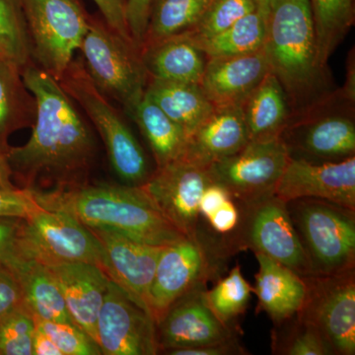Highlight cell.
<instances>
[{
  "label": "cell",
  "instance_id": "obj_41",
  "mask_svg": "<svg viewBox=\"0 0 355 355\" xmlns=\"http://www.w3.org/2000/svg\"><path fill=\"white\" fill-rule=\"evenodd\" d=\"M107 25L123 39L132 42L127 25L128 0H93ZM133 44V43H132Z\"/></svg>",
  "mask_w": 355,
  "mask_h": 355
},
{
  "label": "cell",
  "instance_id": "obj_20",
  "mask_svg": "<svg viewBox=\"0 0 355 355\" xmlns=\"http://www.w3.org/2000/svg\"><path fill=\"white\" fill-rule=\"evenodd\" d=\"M49 268L57 279L72 321L97 343L96 324L111 282L108 275L99 266L83 261Z\"/></svg>",
  "mask_w": 355,
  "mask_h": 355
},
{
  "label": "cell",
  "instance_id": "obj_35",
  "mask_svg": "<svg viewBox=\"0 0 355 355\" xmlns=\"http://www.w3.org/2000/svg\"><path fill=\"white\" fill-rule=\"evenodd\" d=\"M36 320L24 303L0 316V355H33Z\"/></svg>",
  "mask_w": 355,
  "mask_h": 355
},
{
  "label": "cell",
  "instance_id": "obj_12",
  "mask_svg": "<svg viewBox=\"0 0 355 355\" xmlns=\"http://www.w3.org/2000/svg\"><path fill=\"white\" fill-rule=\"evenodd\" d=\"M289 158L282 137L250 140L241 150L210 165L209 176L237 202H253L275 195Z\"/></svg>",
  "mask_w": 355,
  "mask_h": 355
},
{
  "label": "cell",
  "instance_id": "obj_45",
  "mask_svg": "<svg viewBox=\"0 0 355 355\" xmlns=\"http://www.w3.org/2000/svg\"><path fill=\"white\" fill-rule=\"evenodd\" d=\"M231 198L232 197L229 191L220 184H209L200 198V216L207 221L226 200Z\"/></svg>",
  "mask_w": 355,
  "mask_h": 355
},
{
  "label": "cell",
  "instance_id": "obj_14",
  "mask_svg": "<svg viewBox=\"0 0 355 355\" xmlns=\"http://www.w3.org/2000/svg\"><path fill=\"white\" fill-rule=\"evenodd\" d=\"M219 261L202 243L190 239L163 248L149 291L148 309L155 323L180 298L207 286Z\"/></svg>",
  "mask_w": 355,
  "mask_h": 355
},
{
  "label": "cell",
  "instance_id": "obj_15",
  "mask_svg": "<svg viewBox=\"0 0 355 355\" xmlns=\"http://www.w3.org/2000/svg\"><path fill=\"white\" fill-rule=\"evenodd\" d=\"M97 343L105 355L159 354L156 323L147 311L110 282L99 315Z\"/></svg>",
  "mask_w": 355,
  "mask_h": 355
},
{
  "label": "cell",
  "instance_id": "obj_32",
  "mask_svg": "<svg viewBox=\"0 0 355 355\" xmlns=\"http://www.w3.org/2000/svg\"><path fill=\"white\" fill-rule=\"evenodd\" d=\"M253 292V286L243 277L241 268L237 265L216 286L205 289L203 297L222 324L237 331L239 328L236 324L246 312Z\"/></svg>",
  "mask_w": 355,
  "mask_h": 355
},
{
  "label": "cell",
  "instance_id": "obj_38",
  "mask_svg": "<svg viewBox=\"0 0 355 355\" xmlns=\"http://www.w3.org/2000/svg\"><path fill=\"white\" fill-rule=\"evenodd\" d=\"M41 207L33 191L23 188L0 191V217L26 218Z\"/></svg>",
  "mask_w": 355,
  "mask_h": 355
},
{
  "label": "cell",
  "instance_id": "obj_22",
  "mask_svg": "<svg viewBox=\"0 0 355 355\" xmlns=\"http://www.w3.org/2000/svg\"><path fill=\"white\" fill-rule=\"evenodd\" d=\"M259 263L254 292L258 296L257 313L265 312L275 324L297 314L304 303L306 284L303 277L270 257L254 253Z\"/></svg>",
  "mask_w": 355,
  "mask_h": 355
},
{
  "label": "cell",
  "instance_id": "obj_16",
  "mask_svg": "<svg viewBox=\"0 0 355 355\" xmlns=\"http://www.w3.org/2000/svg\"><path fill=\"white\" fill-rule=\"evenodd\" d=\"M275 195L286 202L319 198L355 210V156L316 163L291 155Z\"/></svg>",
  "mask_w": 355,
  "mask_h": 355
},
{
  "label": "cell",
  "instance_id": "obj_33",
  "mask_svg": "<svg viewBox=\"0 0 355 355\" xmlns=\"http://www.w3.org/2000/svg\"><path fill=\"white\" fill-rule=\"evenodd\" d=\"M0 58L21 69L33 62L22 0H0Z\"/></svg>",
  "mask_w": 355,
  "mask_h": 355
},
{
  "label": "cell",
  "instance_id": "obj_37",
  "mask_svg": "<svg viewBox=\"0 0 355 355\" xmlns=\"http://www.w3.org/2000/svg\"><path fill=\"white\" fill-rule=\"evenodd\" d=\"M36 320V324L46 334L62 355H100L99 345L74 323Z\"/></svg>",
  "mask_w": 355,
  "mask_h": 355
},
{
  "label": "cell",
  "instance_id": "obj_34",
  "mask_svg": "<svg viewBox=\"0 0 355 355\" xmlns=\"http://www.w3.org/2000/svg\"><path fill=\"white\" fill-rule=\"evenodd\" d=\"M272 350L280 355H334L319 331L296 314L275 324Z\"/></svg>",
  "mask_w": 355,
  "mask_h": 355
},
{
  "label": "cell",
  "instance_id": "obj_25",
  "mask_svg": "<svg viewBox=\"0 0 355 355\" xmlns=\"http://www.w3.org/2000/svg\"><path fill=\"white\" fill-rule=\"evenodd\" d=\"M240 107L250 140L282 137L293 118L286 91L272 72L266 74Z\"/></svg>",
  "mask_w": 355,
  "mask_h": 355
},
{
  "label": "cell",
  "instance_id": "obj_29",
  "mask_svg": "<svg viewBox=\"0 0 355 355\" xmlns=\"http://www.w3.org/2000/svg\"><path fill=\"white\" fill-rule=\"evenodd\" d=\"M268 13V3L260 4L253 12L216 36L197 39L187 34L207 58L256 53L265 46Z\"/></svg>",
  "mask_w": 355,
  "mask_h": 355
},
{
  "label": "cell",
  "instance_id": "obj_5",
  "mask_svg": "<svg viewBox=\"0 0 355 355\" xmlns=\"http://www.w3.org/2000/svg\"><path fill=\"white\" fill-rule=\"evenodd\" d=\"M58 83L97 130L116 176L128 186L146 183L151 172L144 148L121 114L92 83L83 58H73Z\"/></svg>",
  "mask_w": 355,
  "mask_h": 355
},
{
  "label": "cell",
  "instance_id": "obj_6",
  "mask_svg": "<svg viewBox=\"0 0 355 355\" xmlns=\"http://www.w3.org/2000/svg\"><path fill=\"white\" fill-rule=\"evenodd\" d=\"M79 51L98 90L121 105L130 116L146 94L149 79L140 51L111 29L103 18L91 15Z\"/></svg>",
  "mask_w": 355,
  "mask_h": 355
},
{
  "label": "cell",
  "instance_id": "obj_46",
  "mask_svg": "<svg viewBox=\"0 0 355 355\" xmlns=\"http://www.w3.org/2000/svg\"><path fill=\"white\" fill-rule=\"evenodd\" d=\"M33 355H62L57 345L37 324L33 338Z\"/></svg>",
  "mask_w": 355,
  "mask_h": 355
},
{
  "label": "cell",
  "instance_id": "obj_9",
  "mask_svg": "<svg viewBox=\"0 0 355 355\" xmlns=\"http://www.w3.org/2000/svg\"><path fill=\"white\" fill-rule=\"evenodd\" d=\"M18 250L46 266L83 261L103 268V252L92 231L73 216L42 207L23 218Z\"/></svg>",
  "mask_w": 355,
  "mask_h": 355
},
{
  "label": "cell",
  "instance_id": "obj_7",
  "mask_svg": "<svg viewBox=\"0 0 355 355\" xmlns=\"http://www.w3.org/2000/svg\"><path fill=\"white\" fill-rule=\"evenodd\" d=\"M313 275L354 270L355 210L319 198L286 202Z\"/></svg>",
  "mask_w": 355,
  "mask_h": 355
},
{
  "label": "cell",
  "instance_id": "obj_40",
  "mask_svg": "<svg viewBox=\"0 0 355 355\" xmlns=\"http://www.w3.org/2000/svg\"><path fill=\"white\" fill-rule=\"evenodd\" d=\"M241 218L240 203L231 198L226 200L218 209L207 219L210 229L221 238L226 237L234 232ZM219 239V238H218ZM217 239V240H218ZM212 242V243H214ZM211 243V244H212ZM211 246V245H210Z\"/></svg>",
  "mask_w": 355,
  "mask_h": 355
},
{
  "label": "cell",
  "instance_id": "obj_19",
  "mask_svg": "<svg viewBox=\"0 0 355 355\" xmlns=\"http://www.w3.org/2000/svg\"><path fill=\"white\" fill-rule=\"evenodd\" d=\"M270 72L263 51L207 58L200 87L217 107L240 106Z\"/></svg>",
  "mask_w": 355,
  "mask_h": 355
},
{
  "label": "cell",
  "instance_id": "obj_39",
  "mask_svg": "<svg viewBox=\"0 0 355 355\" xmlns=\"http://www.w3.org/2000/svg\"><path fill=\"white\" fill-rule=\"evenodd\" d=\"M153 0H128L127 25L135 48L140 51L146 36Z\"/></svg>",
  "mask_w": 355,
  "mask_h": 355
},
{
  "label": "cell",
  "instance_id": "obj_42",
  "mask_svg": "<svg viewBox=\"0 0 355 355\" xmlns=\"http://www.w3.org/2000/svg\"><path fill=\"white\" fill-rule=\"evenodd\" d=\"M23 218L0 217V263H6L17 253Z\"/></svg>",
  "mask_w": 355,
  "mask_h": 355
},
{
  "label": "cell",
  "instance_id": "obj_28",
  "mask_svg": "<svg viewBox=\"0 0 355 355\" xmlns=\"http://www.w3.org/2000/svg\"><path fill=\"white\" fill-rule=\"evenodd\" d=\"M130 118L148 144L157 167L183 157L188 135L146 94Z\"/></svg>",
  "mask_w": 355,
  "mask_h": 355
},
{
  "label": "cell",
  "instance_id": "obj_13",
  "mask_svg": "<svg viewBox=\"0 0 355 355\" xmlns=\"http://www.w3.org/2000/svg\"><path fill=\"white\" fill-rule=\"evenodd\" d=\"M211 183L209 168L179 158L156 168L140 187L182 234L200 243V198Z\"/></svg>",
  "mask_w": 355,
  "mask_h": 355
},
{
  "label": "cell",
  "instance_id": "obj_17",
  "mask_svg": "<svg viewBox=\"0 0 355 355\" xmlns=\"http://www.w3.org/2000/svg\"><path fill=\"white\" fill-rule=\"evenodd\" d=\"M89 229L101 244L103 272L133 302L149 313V291L159 257L165 246L137 241L109 229Z\"/></svg>",
  "mask_w": 355,
  "mask_h": 355
},
{
  "label": "cell",
  "instance_id": "obj_18",
  "mask_svg": "<svg viewBox=\"0 0 355 355\" xmlns=\"http://www.w3.org/2000/svg\"><path fill=\"white\" fill-rule=\"evenodd\" d=\"M200 286L177 300L156 323L159 352L191 349L227 342L236 331L222 324L203 297Z\"/></svg>",
  "mask_w": 355,
  "mask_h": 355
},
{
  "label": "cell",
  "instance_id": "obj_47",
  "mask_svg": "<svg viewBox=\"0 0 355 355\" xmlns=\"http://www.w3.org/2000/svg\"><path fill=\"white\" fill-rule=\"evenodd\" d=\"M18 187L14 184L10 168L7 163L6 153L0 150V191L15 190Z\"/></svg>",
  "mask_w": 355,
  "mask_h": 355
},
{
  "label": "cell",
  "instance_id": "obj_31",
  "mask_svg": "<svg viewBox=\"0 0 355 355\" xmlns=\"http://www.w3.org/2000/svg\"><path fill=\"white\" fill-rule=\"evenodd\" d=\"M210 1L211 0H153L142 48L191 31Z\"/></svg>",
  "mask_w": 355,
  "mask_h": 355
},
{
  "label": "cell",
  "instance_id": "obj_2",
  "mask_svg": "<svg viewBox=\"0 0 355 355\" xmlns=\"http://www.w3.org/2000/svg\"><path fill=\"white\" fill-rule=\"evenodd\" d=\"M263 51L270 72L286 91L292 121L336 92L331 89L328 67L318 60L316 32L309 0L268 2Z\"/></svg>",
  "mask_w": 355,
  "mask_h": 355
},
{
  "label": "cell",
  "instance_id": "obj_48",
  "mask_svg": "<svg viewBox=\"0 0 355 355\" xmlns=\"http://www.w3.org/2000/svg\"><path fill=\"white\" fill-rule=\"evenodd\" d=\"M256 1L260 4H265V3H268V2L270 1V0H256Z\"/></svg>",
  "mask_w": 355,
  "mask_h": 355
},
{
  "label": "cell",
  "instance_id": "obj_36",
  "mask_svg": "<svg viewBox=\"0 0 355 355\" xmlns=\"http://www.w3.org/2000/svg\"><path fill=\"white\" fill-rule=\"evenodd\" d=\"M259 6L256 0H211L195 27L187 33L197 39L216 36L253 12Z\"/></svg>",
  "mask_w": 355,
  "mask_h": 355
},
{
  "label": "cell",
  "instance_id": "obj_4",
  "mask_svg": "<svg viewBox=\"0 0 355 355\" xmlns=\"http://www.w3.org/2000/svg\"><path fill=\"white\" fill-rule=\"evenodd\" d=\"M239 203L241 218L234 232L212 243V252L219 260L250 249L270 257L301 277L313 275L286 202L272 195Z\"/></svg>",
  "mask_w": 355,
  "mask_h": 355
},
{
  "label": "cell",
  "instance_id": "obj_30",
  "mask_svg": "<svg viewBox=\"0 0 355 355\" xmlns=\"http://www.w3.org/2000/svg\"><path fill=\"white\" fill-rule=\"evenodd\" d=\"M315 32L318 60L328 67V60L355 20L354 0H309Z\"/></svg>",
  "mask_w": 355,
  "mask_h": 355
},
{
  "label": "cell",
  "instance_id": "obj_10",
  "mask_svg": "<svg viewBox=\"0 0 355 355\" xmlns=\"http://www.w3.org/2000/svg\"><path fill=\"white\" fill-rule=\"evenodd\" d=\"M354 107L336 91L326 101L294 119L282 135L289 153L297 150L324 162L354 156Z\"/></svg>",
  "mask_w": 355,
  "mask_h": 355
},
{
  "label": "cell",
  "instance_id": "obj_8",
  "mask_svg": "<svg viewBox=\"0 0 355 355\" xmlns=\"http://www.w3.org/2000/svg\"><path fill=\"white\" fill-rule=\"evenodd\" d=\"M33 64L60 80L80 48L90 15L79 0H22Z\"/></svg>",
  "mask_w": 355,
  "mask_h": 355
},
{
  "label": "cell",
  "instance_id": "obj_11",
  "mask_svg": "<svg viewBox=\"0 0 355 355\" xmlns=\"http://www.w3.org/2000/svg\"><path fill=\"white\" fill-rule=\"evenodd\" d=\"M306 296L297 316L319 331L334 355L355 354L354 270L303 277Z\"/></svg>",
  "mask_w": 355,
  "mask_h": 355
},
{
  "label": "cell",
  "instance_id": "obj_3",
  "mask_svg": "<svg viewBox=\"0 0 355 355\" xmlns=\"http://www.w3.org/2000/svg\"><path fill=\"white\" fill-rule=\"evenodd\" d=\"M33 193L42 207L67 212L88 228L109 229L153 246L188 239L161 214L140 186L86 183Z\"/></svg>",
  "mask_w": 355,
  "mask_h": 355
},
{
  "label": "cell",
  "instance_id": "obj_27",
  "mask_svg": "<svg viewBox=\"0 0 355 355\" xmlns=\"http://www.w3.org/2000/svg\"><path fill=\"white\" fill-rule=\"evenodd\" d=\"M37 104L25 85L22 69L0 58V150H8L9 137L16 130L32 128L36 120Z\"/></svg>",
  "mask_w": 355,
  "mask_h": 355
},
{
  "label": "cell",
  "instance_id": "obj_43",
  "mask_svg": "<svg viewBox=\"0 0 355 355\" xmlns=\"http://www.w3.org/2000/svg\"><path fill=\"white\" fill-rule=\"evenodd\" d=\"M22 302V291L15 275L6 263H0V316Z\"/></svg>",
  "mask_w": 355,
  "mask_h": 355
},
{
  "label": "cell",
  "instance_id": "obj_44",
  "mask_svg": "<svg viewBox=\"0 0 355 355\" xmlns=\"http://www.w3.org/2000/svg\"><path fill=\"white\" fill-rule=\"evenodd\" d=\"M170 355H240L248 354L243 349L237 338L217 345L205 347H191V349H175L167 352Z\"/></svg>",
  "mask_w": 355,
  "mask_h": 355
},
{
  "label": "cell",
  "instance_id": "obj_26",
  "mask_svg": "<svg viewBox=\"0 0 355 355\" xmlns=\"http://www.w3.org/2000/svg\"><path fill=\"white\" fill-rule=\"evenodd\" d=\"M146 95L188 137L214 110L198 83L149 78Z\"/></svg>",
  "mask_w": 355,
  "mask_h": 355
},
{
  "label": "cell",
  "instance_id": "obj_1",
  "mask_svg": "<svg viewBox=\"0 0 355 355\" xmlns=\"http://www.w3.org/2000/svg\"><path fill=\"white\" fill-rule=\"evenodd\" d=\"M22 77L36 100L37 114L29 140L6 153L13 182L18 188L36 191L87 183L97 146L76 103L33 62L22 69Z\"/></svg>",
  "mask_w": 355,
  "mask_h": 355
},
{
  "label": "cell",
  "instance_id": "obj_23",
  "mask_svg": "<svg viewBox=\"0 0 355 355\" xmlns=\"http://www.w3.org/2000/svg\"><path fill=\"white\" fill-rule=\"evenodd\" d=\"M6 265L19 282L23 303L35 319L73 323L62 291L49 266L20 253L14 254Z\"/></svg>",
  "mask_w": 355,
  "mask_h": 355
},
{
  "label": "cell",
  "instance_id": "obj_21",
  "mask_svg": "<svg viewBox=\"0 0 355 355\" xmlns=\"http://www.w3.org/2000/svg\"><path fill=\"white\" fill-rule=\"evenodd\" d=\"M250 141L241 107H217L188 137L183 157L209 168Z\"/></svg>",
  "mask_w": 355,
  "mask_h": 355
},
{
  "label": "cell",
  "instance_id": "obj_24",
  "mask_svg": "<svg viewBox=\"0 0 355 355\" xmlns=\"http://www.w3.org/2000/svg\"><path fill=\"white\" fill-rule=\"evenodd\" d=\"M140 58L149 78L198 84L207 62L187 33L144 46Z\"/></svg>",
  "mask_w": 355,
  "mask_h": 355
}]
</instances>
